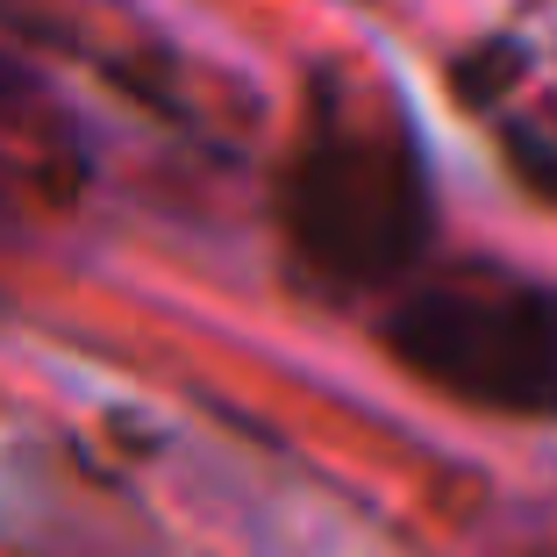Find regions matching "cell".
I'll return each mask as SVG.
<instances>
[{"mask_svg": "<svg viewBox=\"0 0 557 557\" xmlns=\"http://www.w3.org/2000/svg\"><path fill=\"white\" fill-rule=\"evenodd\" d=\"M386 350L422 386L493 414H557V294L508 272L422 278L386 314Z\"/></svg>", "mask_w": 557, "mask_h": 557, "instance_id": "7a4b0ae2", "label": "cell"}, {"mask_svg": "<svg viewBox=\"0 0 557 557\" xmlns=\"http://www.w3.org/2000/svg\"><path fill=\"white\" fill-rule=\"evenodd\" d=\"M508 150H515V172H522L536 194H550V200H557V144H550V136H536V129H508Z\"/></svg>", "mask_w": 557, "mask_h": 557, "instance_id": "277c9868", "label": "cell"}, {"mask_svg": "<svg viewBox=\"0 0 557 557\" xmlns=\"http://www.w3.org/2000/svg\"><path fill=\"white\" fill-rule=\"evenodd\" d=\"M286 236L322 286H386L429 244L422 150L394 108H314L286 164Z\"/></svg>", "mask_w": 557, "mask_h": 557, "instance_id": "6da1fadb", "label": "cell"}, {"mask_svg": "<svg viewBox=\"0 0 557 557\" xmlns=\"http://www.w3.org/2000/svg\"><path fill=\"white\" fill-rule=\"evenodd\" d=\"M0 136L15 144H65V115L36 72H22L15 58H0Z\"/></svg>", "mask_w": 557, "mask_h": 557, "instance_id": "3957f363", "label": "cell"}]
</instances>
